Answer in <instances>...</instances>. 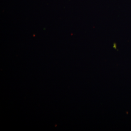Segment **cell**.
I'll return each mask as SVG.
<instances>
[]
</instances>
